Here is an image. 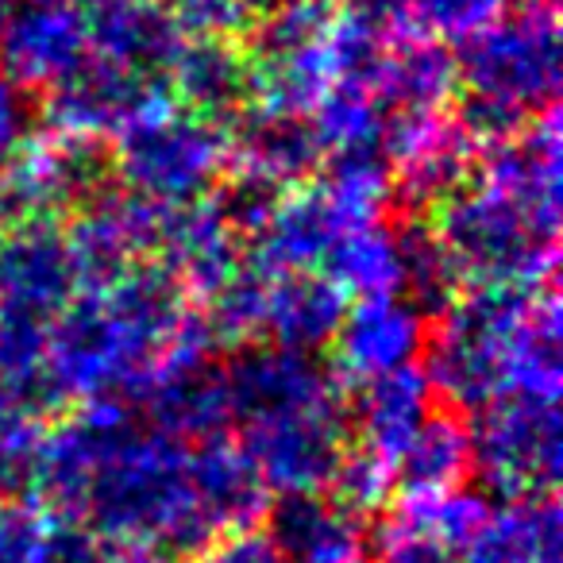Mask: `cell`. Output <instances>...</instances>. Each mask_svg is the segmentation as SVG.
<instances>
[{
  "instance_id": "1",
  "label": "cell",
  "mask_w": 563,
  "mask_h": 563,
  "mask_svg": "<svg viewBox=\"0 0 563 563\" xmlns=\"http://www.w3.org/2000/svg\"><path fill=\"white\" fill-rule=\"evenodd\" d=\"M455 86H463V132L475 140H506L525 117L552 109L560 86V27L555 0H509L506 9L463 40L455 55Z\"/></svg>"
},
{
  "instance_id": "2",
  "label": "cell",
  "mask_w": 563,
  "mask_h": 563,
  "mask_svg": "<svg viewBox=\"0 0 563 563\" xmlns=\"http://www.w3.org/2000/svg\"><path fill=\"white\" fill-rule=\"evenodd\" d=\"M437 235L452 266L486 278V286H517L552 263L555 220L483 181L478 189L463 186L452 194Z\"/></svg>"
},
{
  "instance_id": "3",
  "label": "cell",
  "mask_w": 563,
  "mask_h": 563,
  "mask_svg": "<svg viewBox=\"0 0 563 563\" xmlns=\"http://www.w3.org/2000/svg\"><path fill=\"white\" fill-rule=\"evenodd\" d=\"M224 132L189 112H158L120 135L117 170L143 194V201L178 209L189 205L224 166Z\"/></svg>"
},
{
  "instance_id": "4",
  "label": "cell",
  "mask_w": 563,
  "mask_h": 563,
  "mask_svg": "<svg viewBox=\"0 0 563 563\" xmlns=\"http://www.w3.org/2000/svg\"><path fill=\"white\" fill-rule=\"evenodd\" d=\"M471 463L483 467L498 490H548L560 467V424L552 398L521 394V401L490 406L478 437H471Z\"/></svg>"
},
{
  "instance_id": "5",
  "label": "cell",
  "mask_w": 563,
  "mask_h": 563,
  "mask_svg": "<svg viewBox=\"0 0 563 563\" xmlns=\"http://www.w3.org/2000/svg\"><path fill=\"white\" fill-rule=\"evenodd\" d=\"M89 51L78 0H27L0 24V70L16 89H51Z\"/></svg>"
},
{
  "instance_id": "6",
  "label": "cell",
  "mask_w": 563,
  "mask_h": 563,
  "mask_svg": "<svg viewBox=\"0 0 563 563\" xmlns=\"http://www.w3.org/2000/svg\"><path fill=\"white\" fill-rule=\"evenodd\" d=\"M170 97L189 117L228 132L255 104L251 66L240 40L189 35L170 70Z\"/></svg>"
},
{
  "instance_id": "7",
  "label": "cell",
  "mask_w": 563,
  "mask_h": 563,
  "mask_svg": "<svg viewBox=\"0 0 563 563\" xmlns=\"http://www.w3.org/2000/svg\"><path fill=\"white\" fill-rule=\"evenodd\" d=\"M74 282L78 271L70 247L63 235L51 232V224L12 232L0 247V294L9 301V313L40 321L70 301Z\"/></svg>"
},
{
  "instance_id": "8",
  "label": "cell",
  "mask_w": 563,
  "mask_h": 563,
  "mask_svg": "<svg viewBox=\"0 0 563 563\" xmlns=\"http://www.w3.org/2000/svg\"><path fill=\"white\" fill-rule=\"evenodd\" d=\"M340 360L360 378H378L406 367L413 355L421 329H417L413 309L394 298H367L355 313H347L336 329Z\"/></svg>"
},
{
  "instance_id": "9",
  "label": "cell",
  "mask_w": 563,
  "mask_h": 563,
  "mask_svg": "<svg viewBox=\"0 0 563 563\" xmlns=\"http://www.w3.org/2000/svg\"><path fill=\"white\" fill-rule=\"evenodd\" d=\"M352 509L340 501L317 498L313 490L290 494L274 509V537L282 560L290 563H347L355 552Z\"/></svg>"
},
{
  "instance_id": "10",
  "label": "cell",
  "mask_w": 563,
  "mask_h": 563,
  "mask_svg": "<svg viewBox=\"0 0 563 563\" xmlns=\"http://www.w3.org/2000/svg\"><path fill=\"white\" fill-rule=\"evenodd\" d=\"M429 417V378L421 371L398 367L390 375L371 378L360 406L367 452L378 455L383 463L398 460L413 444V437L424 429Z\"/></svg>"
},
{
  "instance_id": "11",
  "label": "cell",
  "mask_w": 563,
  "mask_h": 563,
  "mask_svg": "<svg viewBox=\"0 0 563 563\" xmlns=\"http://www.w3.org/2000/svg\"><path fill=\"white\" fill-rule=\"evenodd\" d=\"M263 321L271 324L286 352H309L336 336L344 321V290L336 282L313 278V274L282 278V286L266 290Z\"/></svg>"
},
{
  "instance_id": "12",
  "label": "cell",
  "mask_w": 563,
  "mask_h": 563,
  "mask_svg": "<svg viewBox=\"0 0 563 563\" xmlns=\"http://www.w3.org/2000/svg\"><path fill=\"white\" fill-rule=\"evenodd\" d=\"M467 563H560L552 501L509 506L501 517L483 521L471 537Z\"/></svg>"
},
{
  "instance_id": "13",
  "label": "cell",
  "mask_w": 563,
  "mask_h": 563,
  "mask_svg": "<svg viewBox=\"0 0 563 563\" xmlns=\"http://www.w3.org/2000/svg\"><path fill=\"white\" fill-rule=\"evenodd\" d=\"M398 463L413 498L448 494L471 467V437L452 417H429L413 444L398 455Z\"/></svg>"
},
{
  "instance_id": "14",
  "label": "cell",
  "mask_w": 563,
  "mask_h": 563,
  "mask_svg": "<svg viewBox=\"0 0 563 563\" xmlns=\"http://www.w3.org/2000/svg\"><path fill=\"white\" fill-rule=\"evenodd\" d=\"M324 263L332 271L329 282H336L340 290H363L367 298H394V290L401 286L398 240L386 235L383 228H352Z\"/></svg>"
},
{
  "instance_id": "15",
  "label": "cell",
  "mask_w": 563,
  "mask_h": 563,
  "mask_svg": "<svg viewBox=\"0 0 563 563\" xmlns=\"http://www.w3.org/2000/svg\"><path fill=\"white\" fill-rule=\"evenodd\" d=\"M413 20V27L429 40H471L478 27H486L509 0H401Z\"/></svg>"
},
{
  "instance_id": "16",
  "label": "cell",
  "mask_w": 563,
  "mask_h": 563,
  "mask_svg": "<svg viewBox=\"0 0 563 563\" xmlns=\"http://www.w3.org/2000/svg\"><path fill=\"white\" fill-rule=\"evenodd\" d=\"M386 563H463L452 544L413 525H401L386 544Z\"/></svg>"
},
{
  "instance_id": "17",
  "label": "cell",
  "mask_w": 563,
  "mask_h": 563,
  "mask_svg": "<svg viewBox=\"0 0 563 563\" xmlns=\"http://www.w3.org/2000/svg\"><path fill=\"white\" fill-rule=\"evenodd\" d=\"M24 124H27L24 97H20L16 86L0 81V166L9 163V155L20 147V140H24Z\"/></svg>"
},
{
  "instance_id": "18",
  "label": "cell",
  "mask_w": 563,
  "mask_h": 563,
  "mask_svg": "<svg viewBox=\"0 0 563 563\" xmlns=\"http://www.w3.org/2000/svg\"><path fill=\"white\" fill-rule=\"evenodd\" d=\"M209 563H286L278 548L263 537H232L224 548H217Z\"/></svg>"
}]
</instances>
